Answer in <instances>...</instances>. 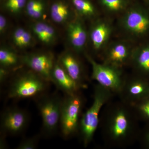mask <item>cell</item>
<instances>
[{
  "label": "cell",
  "mask_w": 149,
  "mask_h": 149,
  "mask_svg": "<svg viewBox=\"0 0 149 149\" xmlns=\"http://www.w3.org/2000/svg\"><path fill=\"white\" fill-rule=\"evenodd\" d=\"M50 83L28 69L17 74L12 79L8 86V98L36 101L47 93Z\"/></svg>",
  "instance_id": "6da1fadb"
},
{
  "label": "cell",
  "mask_w": 149,
  "mask_h": 149,
  "mask_svg": "<svg viewBox=\"0 0 149 149\" xmlns=\"http://www.w3.org/2000/svg\"><path fill=\"white\" fill-rule=\"evenodd\" d=\"M111 93L98 84L95 87L93 104L80 118L79 130L84 146H88L93 140L98 126L101 110L109 100Z\"/></svg>",
  "instance_id": "7a4b0ae2"
},
{
  "label": "cell",
  "mask_w": 149,
  "mask_h": 149,
  "mask_svg": "<svg viewBox=\"0 0 149 149\" xmlns=\"http://www.w3.org/2000/svg\"><path fill=\"white\" fill-rule=\"evenodd\" d=\"M83 104V97L79 92L63 97L59 128L64 139H69L79 130Z\"/></svg>",
  "instance_id": "3957f363"
},
{
  "label": "cell",
  "mask_w": 149,
  "mask_h": 149,
  "mask_svg": "<svg viewBox=\"0 0 149 149\" xmlns=\"http://www.w3.org/2000/svg\"><path fill=\"white\" fill-rule=\"evenodd\" d=\"M63 97L48 93L36 100L42 120V134L47 137L54 136L60 127Z\"/></svg>",
  "instance_id": "277c9868"
},
{
  "label": "cell",
  "mask_w": 149,
  "mask_h": 149,
  "mask_svg": "<svg viewBox=\"0 0 149 149\" xmlns=\"http://www.w3.org/2000/svg\"><path fill=\"white\" fill-rule=\"evenodd\" d=\"M86 58L92 66V78L111 92H121L124 83L118 67L106 63H98L90 56Z\"/></svg>",
  "instance_id": "5b68a950"
},
{
  "label": "cell",
  "mask_w": 149,
  "mask_h": 149,
  "mask_svg": "<svg viewBox=\"0 0 149 149\" xmlns=\"http://www.w3.org/2000/svg\"><path fill=\"white\" fill-rule=\"evenodd\" d=\"M30 117L25 109L13 106L3 112L1 119V133L5 136H18L24 133L29 124Z\"/></svg>",
  "instance_id": "8992f818"
},
{
  "label": "cell",
  "mask_w": 149,
  "mask_h": 149,
  "mask_svg": "<svg viewBox=\"0 0 149 149\" xmlns=\"http://www.w3.org/2000/svg\"><path fill=\"white\" fill-rule=\"evenodd\" d=\"M21 58L23 65L51 83V74L56 61L52 54L31 53L21 56Z\"/></svg>",
  "instance_id": "52a82bcc"
},
{
  "label": "cell",
  "mask_w": 149,
  "mask_h": 149,
  "mask_svg": "<svg viewBox=\"0 0 149 149\" xmlns=\"http://www.w3.org/2000/svg\"><path fill=\"white\" fill-rule=\"evenodd\" d=\"M114 111L110 118L108 131L112 139L119 141L128 136L131 122L128 111L124 108H119Z\"/></svg>",
  "instance_id": "ba28073f"
},
{
  "label": "cell",
  "mask_w": 149,
  "mask_h": 149,
  "mask_svg": "<svg viewBox=\"0 0 149 149\" xmlns=\"http://www.w3.org/2000/svg\"><path fill=\"white\" fill-rule=\"evenodd\" d=\"M122 24L129 33L137 36L143 35L149 30V17L140 9L131 8L123 17Z\"/></svg>",
  "instance_id": "9c48e42d"
},
{
  "label": "cell",
  "mask_w": 149,
  "mask_h": 149,
  "mask_svg": "<svg viewBox=\"0 0 149 149\" xmlns=\"http://www.w3.org/2000/svg\"><path fill=\"white\" fill-rule=\"evenodd\" d=\"M51 82L55 85L58 90L64 95H70L79 92L82 88L63 69L57 61L52 71Z\"/></svg>",
  "instance_id": "30bf717a"
},
{
  "label": "cell",
  "mask_w": 149,
  "mask_h": 149,
  "mask_svg": "<svg viewBox=\"0 0 149 149\" xmlns=\"http://www.w3.org/2000/svg\"><path fill=\"white\" fill-rule=\"evenodd\" d=\"M66 35L70 45L75 52H79L84 49L88 35L86 28L80 19H72L66 24Z\"/></svg>",
  "instance_id": "8fae6325"
},
{
  "label": "cell",
  "mask_w": 149,
  "mask_h": 149,
  "mask_svg": "<svg viewBox=\"0 0 149 149\" xmlns=\"http://www.w3.org/2000/svg\"><path fill=\"white\" fill-rule=\"evenodd\" d=\"M57 61L72 79L82 88L85 84L83 68L80 61L74 54L69 51L62 53Z\"/></svg>",
  "instance_id": "7c38bea8"
},
{
  "label": "cell",
  "mask_w": 149,
  "mask_h": 149,
  "mask_svg": "<svg viewBox=\"0 0 149 149\" xmlns=\"http://www.w3.org/2000/svg\"><path fill=\"white\" fill-rule=\"evenodd\" d=\"M123 91L127 99L136 103L149 95V83L141 79H133L127 84L124 83Z\"/></svg>",
  "instance_id": "4fadbf2b"
},
{
  "label": "cell",
  "mask_w": 149,
  "mask_h": 149,
  "mask_svg": "<svg viewBox=\"0 0 149 149\" xmlns=\"http://www.w3.org/2000/svg\"><path fill=\"white\" fill-rule=\"evenodd\" d=\"M31 32L39 42L46 45H52L57 39V34L51 24L42 21L35 22L31 24Z\"/></svg>",
  "instance_id": "5bb4252c"
},
{
  "label": "cell",
  "mask_w": 149,
  "mask_h": 149,
  "mask_svg": "<svg viewBox=\"0 0 149 149\" xmlns=\"http://www.w3.org/2000/svg\"><path fill=\"white\" fill-rule=\"evenodd\" d=\"M111 33V27L105 22H97L93 24L90 38L94 49L96 50L101 49L108 41Z\"/></svg>",
  "instance_id": "9a60e30c"
},
{
  "label": "cell",
  "mask_w": 149,
  "mask_h": 149,
  "mask_svg": "<svg viewBox=\"0 0 149 149\" xmlns=\"http://www.w3.org/2000/svg\"><path fill=\"white\" fill-rule=\"evenodd\" d=\"M51 18L57 24H67L72 20V12L67 3L58 0L51 5L49 10Z\"/></svg>",
  "instance_id": "2e32d148"
},
{
  "label": "cell",
  "mask_w": 149,
  "mask_h": 149,
  "mask_svg": "<svg viewBox=\"0 0 149 149\" xmlns=\"http://www.w3.org/2000/svg\"><path fill=\"white\" fill-rule=\"evenodd\" d=\"M130 56V49L126 44L122 42L115 43L108 52L106 63L119 67L127 61Z\"/></svg>",
  "instance_id": "e0dca14e"
},
{
  "label": "cell",
  "mask_w": 149,
  "mask_h": 149,
  "mask_svg": "<svg viewBox=\"0 0 149 149\" xmlns=\"http://www.w3.org/2000/svg\"><path fill=\"white\" fill-rule=\"evenodd\" d=\"M1 67L13 70L22 65L21 56L11 49L2 47L0 49Z\"/></svg>",
  "instance_id": "ac0fdd59"
},
{
  "label": "cell",
  "mask_w": 149,
  "mask_h": 149,
  "mask_svg": "<svg viewBox=\"0 0 149 149\" xmlns=\"http://www.w3.org/2000/svg\"><path fill=\"white\" fill-rule=\"evenodd\" d=\"M46 9L47 5L45 0H27L24 10L30 18L39 20L45 15Z\"/></svg>",
  "instance_id": "d6986e66"
},
{
  "label": "cell",
  "mask_w": 149,
  "mask_h": 149,
  "mask_svg": "<svg viewBox=\"0 0 149 149\" xmlns=\"http://www.w3.org/2000/svg\"><path fill=\"white\" fill-rule=\"evenodd\" d=\"M135 65L142 72L149 74V46L136 50L132 56Z\"/></svg>",
  "instance_id": "ffe728a7"
},
{
  "label": "cell",
  "mask_w": 149,
  "mask_h": 149,
  "mask_svg": "<svg viewBox=\"0 0 149 149\" xmlns=\"http://www.w3.org/2000/svg\"><path fill=\"white\" fill-rule=\"evenodd\" d=\"M72 5L80 16L89 17L96 13L95 7L90 0H71Z\"/></svg>",
  "instance_id": "44dd1931"
},
{
  "label": "cell",
  "mask_w": 149,
  "mask_h": 149,
  "mask_svg": "<svg viewBox=\"0 0 149 149\" xmlns=\"http://www.w3.org/2000/svg\"><path fill=\"white\" fill-rule=\"evenodd\" d=\"M27 0H3V7L8 12L18 15L25 9Z\"/></svg>",
  "instance_id": "7402d4cb"
},
{
  "label": "cell",
  "mask_w": 149,
  "mask_h": 149,
  "mask_svg": "<svg viewBox=\"0 0 149 149\" xmlns=\"http://www.w3.org/2000/svg\"><path fill=\"white\" fill-rule=\"evenodd\" d=\"M101 3L108 10L118 12L123 10L126 5V0H100Z\"/></svg>",
  "instance_id": "603a6c76"
},
{
  "label": "cell",
  "mask_w": 149,
  "mask_h": 149,
  "mask_svg": "<svg viewBox=\"0 0 149 149\" xmlns=\"http://www.w3.org/2000/svg\"><path fill=\"white\" fill-rule=\"evenodd\" d=\"M40 136L26 138L21 141L17 147V149H35L38 147Z\"/></svg>",
  "instance_id": "cb8c5ba5"
},
{
  "label": "cell",
  "mask_w": 149,
  "mask_h": 149,
  "mask_svg": "<svg viewBox=\"0 0 149 149\" xmlns=\"http://www.w3.org/2000/svg\"><path fill=\"white\" fill-rule=\"evenodd\" d=\"M136 104L139 113L143 117L149 120V95Z\"/></svg>",
  "instance_id": "d4e9b609"
},
{
  "label": "cell",
  "mask_w": 149,
  "mask_h": 149,
  "mask_svg": "<svg viewBox=\"0 0 149 149\" xmlns=\"http://www.w3.org/2000/svg\"><path fill=\"white\" fill-rule=\"evenodd\" d=\"M34 37L31 31L26 30L17 47L20 49H25L32 46L34 42Z\"/></svg>",
  "instance_id": "484cf974"
},
{
  "label": "cell",
  "mask_w": 149,
  "mask_h": 149,
  "mask_svg": "<svg viewBox=\"0 0 149 149\" xmlns=\"http://www.w3.org/2000/svg\"><path fill=\"white\" fill-rule=\"evenodd\" d=\"M26 29L22 27H17L14 30L12 35V40L15 46L17 47Z\"/></svg>",
  "instance_id": "4316f807"
},
{
  "label": "cell",
  "mask_w": 149,
  "mask_h": 149,
  "mask_svg": "<svg viewBox=\"0 0 149 149\" xmlns=\"http://www.w3.org/2000/svg\"><path fill=\"white\" fill-rule=\"evenodd\" d=\"M11 70L1 67L0 68V82L1 85L5 83L8 78Z\"/></svg>",
  "instance_id": "83f0119b"
},
{
  "label": "cell",
  "mask_w": 149,
  "mask_h": 149,
  "mask_svg": "<svg viewBox=\"0 0 149 149\" xmlns=\"http://www.w3.org/2000/svg\"><path fill=\"white\" fill-rule=\"evenodd\" d=\"M8 28V21L5 16L3 15H0V34H5Z\"/></svg>",
  "instance_id": "f1b7e54d"
},
{
  "label": "cell",
  "mask_w": 149,
  "mask_h": 149,
  "mask_svg": "<svg viewBox=\"0 0 149 149\" xmlns=\"http://www.w3.org/2000/svg\"><path fill=\"white\" fill-rule=\"evenodd\" d=\"M6 137L3 134L1 133V141H0V148L1 149H4L6 148Z\"/></svg>",
  "instance_id": "f546056e"
},
{
  "label": "cell",
  "mask_w": 149,
  "mask_h": 149,
  "mask_svg": "<svg viewBox=\"0 0 149 149\" xmlns=\"http://www.w3.org/2000/svg\"><path fill=\"white\" fill-rule=\"evenodd\" d=\"M144 141L145 143L149 147V128L147 130L144 135Z\"/></svg>",
  "instance_id": "4dcf8cb0"
},
{
  "label": "cell",
  "mask_w": 149,
  "mask_h": 149,
  "mask_svg": "<svg viewBox=\"0 0 149 149\" xmlns=\"http://www.w3.org/2000/svg\"><path fill=\"white\" fill-rule=\"evenodd\" d=\"M3 1V0H2V1Z\"/></svg>",
  "instance_id": "1f68e13d"
}]
</instances>
